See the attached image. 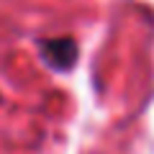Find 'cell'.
Listing matches in <instances>:
<instances>
[{
	"mask_svg": "<svg viewBox=\"0 0 154 154\" xmlns=\"http://www.w3.org/2000/svg\"><path fill=\"white\" fill-rule=\"evenodd\" d=\"M38 54H41L46 67H51L57 72H67L75 67L80 49H77V41L72 36H54V38L38 41Z\"/></svg>",
	"mask_w": 154,
	"mask_h": 154,
	"instance_id": "cell-1",
	"label": "cell"
}]
</instances>
